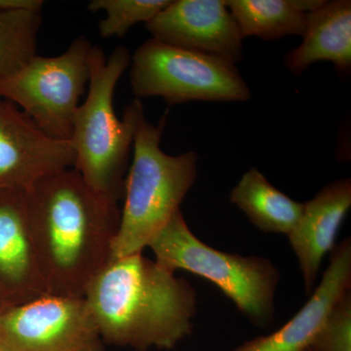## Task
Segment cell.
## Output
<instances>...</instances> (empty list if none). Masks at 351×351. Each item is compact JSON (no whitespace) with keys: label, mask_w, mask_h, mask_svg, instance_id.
I'll return each mask as SVG.
<instances>
[{"label":"cell","mask_w":351,"mask_h":351,"mask_svg":"<svg viewBox=\"0 0 351 351\" xmlns=\"http://www.w3.org/2000/svg\"><path fill=\"white\" fill-rule=\"evenodd\" d=\"M304 351H315V350H313V348H307V350H304Z\"/></svg>","instance_id":"obj_22"},{"label":"cell","mask_w":351,"mask_h":351,"mask_svg":"<svg viewBox=\"0 0 351 351\" xmlns=\"http://www.w3.org/2000/svg\"><path fill=\"white\" fill-rule=\"evenodd\" d=\"M293 5L304 14H309L315 11L325 3L323 0H292Z\"/></svg>","instance_id":"obj_21"},{"label":"cell","mask_w":351,"mask_h":351,"mask_svg":"<svg viewBox=\"0 0 351 351\" xmlns=\"http://www.w3.org/2000/svg\"><path fill=\"white\" fill-rule=\"evenodd\" d=\"M130 63V52L124 46L107 57L93 45L87 97L76 110L69 138L75 156L73 168L90 188L117 203L123 199L134 136L145 117L142 101L136 98L127 106L123 119L114 110L115 88Z\"/></svg>","instance_id":"obj_3"},{"label":"cell","mask_w":351,"mask_h":351,"mask_svg":"<svg viewBox=\"0 0 351 351\" xmlns=\"http://www.w3.org/2000/svg\"><path fill=\"white\" fill-rule=\"evenodd\" d=\"M83 298L108 345L169 350L193 332L195 288L142 253L110 260Z\"/></svg>","instance_id":"obj_2"},{"label":"cell","mask_w":351,"mask_h":351,"mask_svg":"<svg viewBox=\"0 0 351 351\" xmlns=\"http://www.w3.org/2000/svg\"><path fill=\"white\" fill-rule=\"evenodd\" d=\"M230 201L258 230L287 237L301 219L304 207V203L297 202L272 186L255 167L242 176L230 191Z\"/></svg>","instance_id":"obj_15"},{"label":"cell","mask_w":351,"mask_h":351,"mask_svg":"<svg viewBox=\"0 0 351 351\" xmlns=\"http://www.w3.org/2000/svg\"><path fill=\"white\" fill-rule=\"evenodd\" d=\"M25 198L48 294L84 297L92 279L112 260L119 203L90 188L75 168L39 180Z\"/></svg>","instance_id":"obj_1"},{"label":"cell","mask_w":351,"mask_h":351,"mask_svg":"<svg viewBox=\"0 0 351 351\" xmlns=\"http://www.w3.org/2000/svg\"><path fill=\"white\" fill-rule=\"evenodd\" d=\"M335 64L339 75L351 73V1L334 0L307 14L302 43L285 55L293 75H301L316 62Z\"/></svg>","instance_id":"obj_14"},{"label":"cell","mask_w":351,"mask_h":351,"mask_svg":"<svg viewBox=\"0 0 351 351\" xmlns=\"http://www.w3.org/2000/svg\"><path fill=\"white\" fill-rule=\"evenodd\" d=\"M0 351H107L83 297L46 295L0 311Z\"/></svg>","instance_id":"obj_8"},{"label":"cell","mask_w":351,"mask_h":351,"mask_svg":"<svg viewBox=\"0 0 351 351\" xmlns=\"http://www.w3.org/2000/svg\"><path fill=\"white\" fill-rule=\"evenodd\" d=\"M149 248L156 262L174 272L184 269L213 282L252 324L267 328L274 319V297L280 274L269 258L225 253L203 243L176 212Z\"/></svg>","instance_id":"obj_5"},{"label":"cell","mask_w":351,"mask_h":351,"mask_svg":"<svg viewBox=\"0 0 351 351\" xmlns=\"http://www.w3.org/2000/svg\"><path fill=\"white\" fill-rule=\"evenodd\" d=\"M43 12H0V80L36 55Z\"/></svg>","instance_id":"obj_17"},{"label":"cell","mask_w":351,"mask_h":351,"mask_svg":"<svg viewBox=\"0 0 351 351\" xmlns=\"http://www.w3.org/2000/svg\"><path fill=\"white\" fill-rule=\"evenodd\" d=\"M130 84L136 99L160 97L169 106L251 98L250 88L234 64L154 38L131 56Z\"/></svg>","instance_id":"obj_6"},{"label":"cell","mask_w":351,"mask_h":351,"mask_svg":"<svg viewBox=\"0 0 351 351\" xmlns=\"http://www.w3.org/2000/svg\"><path fill=\"white\" fill-rule=\"evenodd\" d=\"M226 6L246 36L276 40L304 36L307 14L300 12L292 0H226Z\"/></svg>","instance_id":"obj_16"},{"label":"cell","mask_w":351,"mask_h":351,"mask_svg":"<svg viewBox=\"0 0 351 351\" xmlns=\"http://www.w3.org/2000/svg\"><path fill=\"white\" fill-rule=\"evenodd\" d=\"M92 47L86 36H80L58 56L36 54L0 80V98L15 104L50 137L69 141L89 82Z\"/></svg>","instance_id":"obj_7"},{"label":"cell","mask_w":351,"mask_h":351,"mask_svg":"<svg viewBox=\"0 0 351 351\" xmlns=\"http://www.w3.org/2000/svg\"><path fill=\"white\" fill-rule=\"evenodd\" d=\"M171 0H92L87 9L91 13L103 11L105 18L99 23L101 38H123L134 25L151 22Z\"/></svg>","instance_id":"obj_18"},{"label":"cell","mask_w":351,"mask_h":351,"mask_svg":"<svg viewBox=\"0 0 351 351\" xmlns=\"http://www.w3.org/2000/svg\"><path fill=\"white\" fill-rule=\"evenodd\" d=\"M75 163L69 141L50 137L15 104L0 98V189L25 191Z\"/></svg>","instance_id":"obj_9"},{"label":"cell","mask_w":351,"mask_h":351,"mask_svg":"<svg viewBox=\"0 0 351 351\" xmlns=\"http://www.w3.org/2000/svg\"><path fill=\"white\" fill-rule=\"evenodd\" d=\"M351 286V240L332 250L322 280L308 302L292 319L269 336L245 341L232 351H304L311 348L328 316Z\"/></svg>","instance_id":"obj_12"},{"label":"cell","mask_w":351,"mask_h":351,"mask_svg":"<svg viewBox=\"0 0 351 351\" xmlns=\"http://www.w3.org/2000/svg\"><path fill=\"white\" fill-rule=\"evenodd\" d=\"M350 207V178L331 182L304 203L301 219L288 235L299 260L307 294L313 291L323 258L334 249L337 234Z\"/></svg>","instance_id":"obj_13"},{"label":"cell","mask_w":351,"mask_h":351,"mask_svg":"<svg viewBox=\"0 0 351 351\" xmlns=\"http://www.w3.org/2000/svg\"><path fill=\"white\" fill-rule=\"evenodd\" d=\"M46 295L25 191L0 189V311Z\"/></svg>","instance_id":"obj_11"},{"label":"cell","mask_w":351,"mask_h":351,"mask_svg":"<svg viewBox=\"0 0 351 351\" xmlns=\"http://www.w3.org/2000/svg\"><path fill=\"white\" fill-rule=\"evenodd\" d=\"M43 0H0V12H43Z\"/></svg>","instance_id":"obj_20"},{"label":"cell","mask_w":351,"mask_h":351,"mask_svg":"<svg viewBox=\"0 0 351 351\" xmlns=\"http://www.w3.org/2000/svg\"><path fill=\"white\" fill-rule=\"evenodd\" d=\"M145 27L152 38L168 45L234 64L243 58L244 36L225 0H171Z\"/></svg>","instance_id":"obj_10"},{"label":"cell","mask_w":351,"mask_h":351,"mask_svg":"<svg viewBox=\"0 0 351 351\" xmlns=\"http://www.w3.org/2000/svg\"><path fill=\"white\" fill-rule=\"evenodd\" d=\"M168 112L157 125L145 117L134 136L133 159L124 184V204L112 244V260L143 253L167 225L197 179L198 156H169L160 143Z\"/></svg>","instance_id":"obj_4"},{"label":"cell","mask_w":351,"mask_h":351,"mask_svg":"<svg viewBox=\"0 0 351 351\" xmlns=\"http://www.w3.org/2000/svg\"><path fill=\"white\" fill-rule=\"evenodd\" d=\"M311 348L315 351H351V293L337 304Z\"/></svg>","instance_id":"obj_19"}]
</instances>
